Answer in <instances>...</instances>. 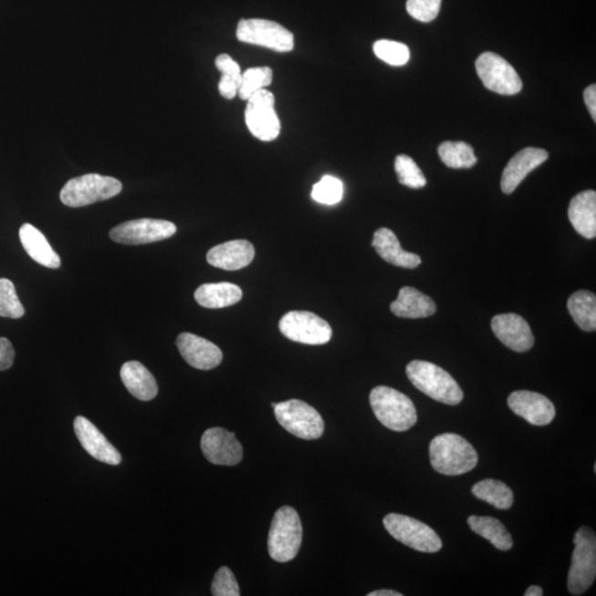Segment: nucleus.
<instances>
[{
	"label": "nucleus",
	"instance_id": "obj_5",
	"mask_svg": "<svg viewBox=\"0 0 596 596\" xmlns=\"http://www.w3.org/2000/svg\"><path fill=\"white\" fill-rule=\"evenodd\" d=\"M122 188V182L117 178L87 174L67 181L62 188L60 199L67 207H86L119 195Z\"/></svg>",
	"mask_w": 596,
	"mask_h": 596
},
{
	"label": "nucleus",
	"instance_id": "obj_26",
	"mask_svg": "<svg viewBox=\"0 0 596 596\" xmlns=\"http://www.w3.org/2000/svg\"><path fill=\"white\" fill-rule=\"evenodd\" d=\"M242 295V290L238 285L223 282L199 286L195 292V300L202 307L224 308L237 304Z\"/></svg>",
	"mask_w": 596,
	"mask_h": 596
},
{
	"label": "nucleus",
	"instance_id": "obj_31",
	"mask_svg": "<svg viewBox=\"0 0 596 596\" xmlns=\"http://www.w3.org/2000/svg\"><path fill=\"white\" fill-rule=\"evenodd\" d=\"M438 156L449 169H470L478 163L472 146L464 142L442 143Z\"/></svg>",
	"mask_w": 596,
	"mask_h": 596
},
{
	"label": "nucleus",
	"instance_id": "obj_10",
	"mask_svg": "<svg viewBox=\"0 0 596 596\" xmlns=\"http://www.w3.org/2000/svg\"><path fill=\"white\" fill-rule=\"evenodd\" d=\"M280 331L290 341L305 344H325L331 341V325L316 313L293 311L281 318Z\"/></svg>",
	"mask_w": 596,
	"mask_h": 596
},
{
	"label": "nucleus",
	"instance_id": "obj_22",
	"mask_svg": "<svg viewBox=\"0 0 596 596\" xmlns=\"http://www.w3.org/2000/svg\"><path fill=\"white\" fill-rule=\"evenodd\" d=\"M390 310L401 318H426L437 312V304L430 296L423 294L415 287H402L396 300L391 303Z\"/></svg>",
	"mask_w": 596,
	"mask_h": 596
},
{
	"label": "nucleus",
	"instance_id": "obj_35",
	"mask_svg": "<svg viewBox=\"0 0 596 596\" xmlns=\"http://www.w3.org/2000/svg\"><path fill=\"white\" fill-rule=\"evenodd\" d=\"M374 52L380 60L390 66H405L410 59L409 48L396 41L378 40L374 45Z\"/></svg>",
	"mask_w": 596,
	"mask_h": 596
},
{
	"label": "nucleus",
	"instance_id": "obj_34",
	"mask_svg": "<svg viewBox=\"0 0 596 596\" xmlns=\"http://www.w3.org/2000/svg\"><path fill=\"white\" fill-rule=\"evenodd\" d=\"M25 315V308L19 301L12 281L0 279V316L18 320Z\"/></svg>",
	"mask_w": 596,
	"mask_h": 596
},
{
	"label": "nucleus",
	"instance_id": "obj_20",
	"mask_svg": "<svg viewBox=\"0 0 596 596\" xmlns=\"http://www.w3.org/2000/svg\"><path fill=\"white\" fill-rule=\"evenodd\" d=\"M254 256L255 250L252 243L247 240H233L216 245L209 251L207 261L214 268L237 271L250 265Z\"/></svg>",
	"mask_w": 596,
	"mask_h": 596
},
{
	"label": "nucleus",
	"instance_id": "obj_29",
	"mask_svg": "<svg viewBox=\"0 0 596 596\" xmlns=\"http://www.w3.org/2000/svg\"><path fill=\"white\" fill-rule=\"evenodd\" d=\"M472 493L476 498L486 501L497 509H509L514 504V493L500 480L490 478L480 480L473 486Z\"/></svg>",
	"mask_w": 596,
	"mask_h": 596
},
{
	"label": "nucleus",
	"instance_id": "obj_23",
	"mask_svg": "<svg viewBox=\"0 0 596 596\" xmlns=\"http://www.w3.org/2000/svg\"><path fill=\"white\" fill-rule=\"evenodd\" d=\"M568 214L575 231L585 239L596 237V192L594 190L580 192L572 198Z\"/></svg>",
	"mask_w": 596,
	"mask_h": 596
},
{
	"label": "nucleus",
	"instance_id": "obj_36",
	"mask_svg": "<svg viewBox=\"0 0 596 596\" xmlns=\"http://www.w3.org/2000/svg\"><path fill=\"white\" fill-rule=\"evenodd\" d=\"M344 196V185L336 177L324 176L320 182L313 185L312 197L313 200L324 205H336Z\"/></svg>",
	"mask_w": 596,
	"mask_h": 596
},
{
	"label": "nucleus",
	"instance_id": "obj_14",
	"mask_svg": "<svg viewBox=\"0 0 596 596\" xmlns=\"http://www.w3.org/2000/svg\"><path fill=\"white\" fill-rule=\"evenodd\" d=\"M201 449L209 462L223 467H234L243 457V447L234 433L222 427H211L203 433Z\"/></svg>",
	"mask_w": 596,
	"mask_h": 596
},
{
	"label": "nucleus",
	"instance_id": "obj_9",
	"mask_svg": "<svg viewBox=\"0 0 596 596\" xmlns=\"http://www.w3.org/2000/svg\"><path fill=\"white\" fill-rule=\"evenodd\" d=\"M237 38L241 43L276 52H290L294 48V35L283 26L266 19H242L238 25Z\"/></svg>",
	"mask_w": 596,
	"mask_h": 596
},
{
	"label": "nucleus",
	"instance_id": "obj_12",
	"mask_svg": "<svg viewBox=\"0 0 596 596\" xmlns=\"http://www.w3.org/2000/svg\"><path fill=\"white\" fill-rule=\"evenodd\" d=\"M273 93L268 90L255 92L248 99L245 108V123L254 138L272 142L281 132V123L275 112Z\"/></svg>",
	"mask_w": 596,
	"mask_h": 596
},
{
	"label": "nucleus",
	"instance_id": "obj_41",
	"mask_svg": "<svg viewBox=\"0 0 596 596\" xmlns=\"http://www.w3.org/2000/svg\"><path fill=\"white\" fill-rule=\"evenodd\" d=\"M368 596H402V594L399 593V592H396V591L379 590V591H374V592L368 593Z\"/></svg>",
	"mask_w": 596,
	"mask_h": 596
},
{
	"label": "nucleus",
	"instance_id": "obj_15",
	"mask_svg": "<svg viewBox=\"0 0 596 596\" xmlns=\"http://www.w3.org/2000/svg\"><path fill=\"white\" fill-rule=\"evenodd\" d=\"M510 410L528 423L536 426L550 425L556 416V409L550 400L537 392L519 390L509 397Z\"/></svg>",
	"mask_w": 596,
	"mask_h": 596
},
{
	"label": "nucleus",
	"instance_id": "obj_8",
	"mask_svg": "<svg viewBox=\"0 0 596 596\" xmlns=\"http://www.w3.org/2000/svg\"><path fill=\"white\" fill-rule=\"evenodd\" d=\"M384 525L396 540L416 551L436 553L443 547L440 537L430 526L411 517L389 514L385 517Z\"/></svg>",
	"mask_w": 596,
	"mask_h": 596
},
{
	"label": "nucleus",
	"instance_id": "obj_42",
	"mask_svg": "<svg viewBox=\"0 0 596 596\" xmlns=\"http://www.w3.org/2000/svg\"><path fill=\"white\" fill-rule=\"evenodd\" d=\"M543 595V591L538 585H531L530 588H528L526 591L525 596H541Z\"/></svg>",
	"mask_w": 596,
	"mask_h": 596
},
{
	"label": "nucleus",
	"instance_id": "obj_11",
	"mask_svg": "<svg viewBox=\"0 0 596 596\" xmlns=\"http://www.w3.org/2000/svg\"><path fill=\"white\" fill-rule=\"evenodd\" d=\"M476 71L485 87L501 96H514L522 88L521 78L504 57L485 52L476 60Z\"/></svg>",
	"mask_w": 596,
	"mask_h": 596
},
{
	"label": "nucleus",
	"instance_id": "obj_4",
	"mask_svg": "<svg viewBox=\"0 0 596 596\" xmlns=\"http://www.w3.org/2000/svg\"><path fill=\"white\" fill-rule=\"evenodd\" d=\"M303 527L297 511L284 506L275 512L269 532L268 549L272 559L285 563L297 556L302 545Z\"/></svg>",
	"mask_w": 596,
	"mask_h": 596
},
{
	"label": "nucleus",
	"instance_id": "obj_6",
	"mask_svg": "<svg viewBox=\"0 0 596 596\" xmlns=\"http://www.w3.org/2000/svg\"><path fill=\"white\" fill-rule=\"evenodd\" d=\"M574 551L568 575V589L572 595H582L592 587L596 578V537L589 527H581L574 535Z\"/></svg>",
	"mask_w": 596,
	"mask_h": 596
},
{
	"label": "nucleus",
	"instance_id": "obj_27",
	"mask_svg": "<svg viewBox=\"0 0 596 596\" xmlns=\"http://www.w3.org/2000/svg\"><path fill=\"white\" fill-rule=\"evenodd\" d=\"M468 524L475 533L485 538L491 545L500 551H509L514 546V541L509 530L498 519L493 517L470 516Z\"/></svg>",
	"mask_w": 596,
	"mask_h": 596
},
{
	"label": "nucleus",
	"instance_id": "obj_18",
	"mask_svg": "<svg viewBox=\"0 0 596 596\" xmlns=\"http://www.w3.org/2000/svg\"><path fill=\"white\" fill-rule=\"evenodd\" d=\"M75 431L82 447L93 458L98 459L99 462L113 465V467L121 464V454L108 441L102 432H99L98 428L91 421L86 419L85 416L77 417Z\"/></svg>",
	"mask_w": 596,
	"mask_h": 596
},
{
	"label": "nucleus",
	"instance_id": "obj_33",
	"mask_svg": "<svg viewBox=\"0 0 596 596\" xmlns=\"http://www.w3.org/2000/svg\"><path fill=\"white\" fill-rule=\"evenodd\" d=\"M395 170L401 185L412 188V190H420V188L426 187V177L411 157L396 156Z\"/></svg>",
	"mask_w": 596,
	"mask_h": 596
},
{
	"label": "nucleus",
	"instance_id": "obj_32",
	"mask_svg": "<svg viewBox=\"0 0 596 596\" xmlns=\"http://www.w3.org/2000/svg\"><path fill=\"white\" fill-rule=\"evenodd\" d=\"M272 81H273V71L271 67H251L242 75V83L238 93L240 98L248 101L255 92L269 87Z\"/></svg>",
	"mask_w": 596,
	"mask_h": 596
},
{
	"label": "nucleus",
	"instance_id": "obj_2",
	"mask_svg": "<svg viewBox=\"0 0 596 596\" xmlns=\"http://www.w3.org/2000/svg\"><path fill=\"white\" fill-rule=\"evenodd\" d=\"M406 375L417 390L447 406L461 404L464 394L453 376L438 365L413 360L406 365Z\"/></svg>",
	"mask_w": 596,
	"mask_h": 596
},
{
	"label": "nucleus",
	"instance_id": "obj_28",
	"mask_svg": "<svg viewBox=\"0 0 596 596\" xmlns=\"http://www.w3.org/2000/svg\"><path fill=\"white\" fill-rule=\"evenodd\" d=\"M568 311L572 320L584 332H595L596 297L594 293L581 290L568 300Z\"/></svg>",
	"mask_w": 596,
	"mask_h": 596
},
{
	"label": "nucleus",
	"instance_id": "obj_21",
	"mask_svg": "<svg viewBox=\"0 0 596 596\" xmlns=\"http://www.w3.org/2000/svg\"><path fill=\"white\" fill-rule=\"evenodd\" d=\"M373 247L380 258L392 265L404 269H416L422 262L419 255L406 252L399 240L388 228H380L374 234Z\"/></svg>",
	"mask_w": 596,
	"mask_h": 596
},
{
	"label": "nucleus",
	"instance_id": "obj_39",
	"mask_svg": "<svg viewBox=\"0 0 596 596\" xmlns=\"http://www.w3.org/2000/svg\"><path fill=\"white\" fill-rule=\"evenodd\" d=\"M15 359V349L7 338H0V371L12 368Z\"/></svg>",
	"mask_w": 596,
	"mask_h": 596
},
{
	"label": "nucleus",
	"instance_id": "obj_17",
	"mask_svg": "<svg viewBox=\"0 0 596 596\" xmlns=\"http://www.w3.org/2000/svg\"><path fill=\"white\" fill-rule=\"evenodd\" d=\"M177 347L187 364L199 370L214 369L222 362L221 348L190 333H182L178 336Z\"/></svg>",
	"mask_w": 596,
	"mask_h": 596
},
{
	"label": "nucleus",
	"instance_id": "obj_19",
	"mask_svg": "<svg viewBox=\"0 0 596 596\" xmlns=\"http://www.w3.org/2000/svg\"><path fill=\"white\" fill-rule=\"evenodd\" d=\"M549 159L548 151L541 149L527 148L517 153L507 164L501 176V190L507 195L516 190L528 174Z\"/></svg>",
	"mask_w": 596,
	"mask_h": 596
},
{
	"label": "nucleus",
	"instance_id": "obj_24",
	"mask_svg": "<svg viewBox=\"0 0 596 596\" xmlns=\"http://www.w3.org/2000/svg\"><path fill=\"white\" fill-rule=\"evenodd\" d=\"M20 242H22L26 252L36 263L46 266L48 269H59L61 266L60 256L51 248L48 240L38 229L25 223L19 230Z\"/></svg>",
	"mask_w": 596,
	"mask_h": 596
},
{
	"label": "nucleus",
	"instance_id": "obj_16",
	"mask_svg": "<svg viewBox=\"0 0 596 596\" xmlns=\"http://www.w3.org/2000/svg\"><path fill=\"white\" fill-rule=\"evenodd\" d=\"M495 336L516 353H525L535 344L529 324L517 313H500L491 320Z\"/></svg>",
	"mask_w": 596,
	"mask_h": 596
},
{
	"label": "nucleus",
	"instance_id": "obj_25",
	"mask_svg": "<svg viewBox=\"0 0 596 596\" xmlns=\"http://www.w3.org/2000/svg\"><path fill=\"white\" fill-rule=\"evenodd\" d=\"M121 378L125 388L136 399L150 401L159 394V385L154 375L139 362L125 363L121 369Z\"/></svg>",
	"mask_w": 596,
	"mask_h": 596
},
{
	"label": "nucleus",
	"instance_id": "obj_30",
	"mask_svg": "<svg viewBox=\"0 0 596 596\" xmlns=\"http://www.w3.org/2000/svg\"><path fill=\"white\" fill-rule=\"evenodd\" d=\"M216 67L222 73L221 82H219V92L224 98H234L242 83L241 67L229 55L218 56Z\"/></svg>",
	"mask_w": 596,
	"mask_h": 596
},
{
	"label": "nucleus",
	"instance_id": "obj_1",
	"mask_svg": "<svg viewBox=\"0 0 596 596\" xmlns=\"http://www.w3.org/2000/svg\"><path fill=\"white\" fill-rule=\"evenodd\" d=\"M430 461L437 473L457 476L470 472L478 463V455L472 444L461 436L444 433L430 444Z\"/></svg>",
	"mask_w": 596,
	"mask_h": 596
},
{
	"label": "nucleus",
	"instance_id": "obj_13",
	"mask_svg": "<svg viewBox=\"0 0 596 596\" xmlns=\"http://www.w3.org/2000/svg\"><path fill=\"white\" fill-rule=\"evenodd\" d=\"M177 232L174 223L159 219H138L119 224L109 232L113 241L128 244L139 245L163 241L170 239Z\"/></svg>",
	"mask_w": 596,
	"mask_h": 596
},
{
	"label": "nucleus",
	"instance_id": "obj_38",
	"mask_svg": "<svg viewBox=\"0 0 596 596\" xmlns=\"http://www.w3.org/2000/svg\"><path fill=\"white\" fill-rule=\"evenodd\" d=\"M211 593L214 596H239L240 589L233 572L228 567L218 570L214 575Z\"/></svg>",
	"mask_w": 596,
	"mask_h": 596
},
{
	"label": "nucleus",
	"instance_id": "obj_40",
	"mask_svg": "<svg viewBox=\"0 0 596 596\" xmlns=\"http://www.w3.org/2000/svg\"><path fill=\"white\" fill-rule=\"evenodd\" d=\"M585 104L589 108L591 117L596 121V86L592 85L585 88L584 91Z\"/></svg>",
	"mask_w": 596,
	"mask_h": 596
},
{
	"label": "nucleus",
	"instance_id": "obj_37",
	"mask_svg": "<svg viewBox=\"0 0 596 596\" xmlns=\"http://www.w3.org/2000/svg\"><path fill=\"white\" fill-rule=\"evenodd\" d=\"M442 0H407L406 10L421 23H430L440 13Z\"/></svg>",
	"mask_w": 596,
	"mask_h": 596
},
{
	"label": "nucleus",
	"instance_id": "obj_3",
	"mask_svg": "<svg viewBox=\"0 0 596 596\" xmlns=\"http://www.w3.org/2000/svg\"><path fill=\"white\" fill-rule=\"evenodd\" d=\"M369 400L376 419L390 430L405 432L416 426V406L402 392L379 385L370 392Z\"/></svg>",
	"mask_w": 596,
	"mask_h": 596
},
{
	"label": "nucleus",
	"instance_id": "obj_7",
	"mask_svg": "<svg viewBox=\"0 0 596 596\" xmlns=\"http://www.w3.org/2000/svg\"><path fill=\"white\" fill-rule=\"evenodd\" d=\"M277 422L303 440H317L325 430V423L316 409L301 400H289L274 407Z\"/></svg>",
	"mask_w": 596,
	"mask_h": 596
}]
</instances>
